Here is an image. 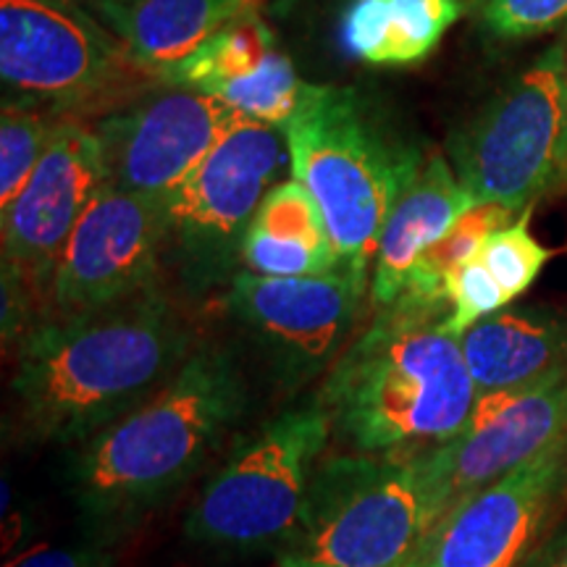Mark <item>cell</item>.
Here are the masks:
<instances>
[{
    "label": "cell",
    "mask_w": 567,
    "mask_h": 567,
    "mask_svg": "<svg viewBox=\"0 0 567 567\" xmlns=\"http://www.w3.org/2000/svg\"><path fill=\"white\" fill-rule=\"evenodd\" d=\"M195 344L187 316L161 287L42 316L13 347L19 431L38 444H82L158 392Z\"/></svg>",
    "instance_id": "1"
},
{
    "label": "cell",
    "mask_w": 567,
    "mask_h": 567,
    "mask_svg": "<svg viewBox=\"0 0 567 567\" xmlns=\"http://www.w3.org/2000/svg\"><path fill=\"white\" fill-rule=\"evenodd\" d=\"M446 316L450 300L415 289L375 308L316 396L337 442L354 455H421L463 431L478 392Z\"/></svg>",
    "instance_id": "2"
},
{
    "label": "cell",
    "mask_w": 567,
    "mask_h": 567,
    "mask_svg": "<svg viewBox=\"0 0 567 567\" xmlns=\"http://www.w3.org/2000/svg\"><path fill=\"white\" fill-rule=\"evenodd\" d=\"M247 405L237 354L218 342L195 344L158 392L71 450L66 486L80 515L113 542L208 463Z\"/></svg>",
    "instance_id": "3"
},
{
    "label": "cell",
    "mask_w": 567,
    "mask_h": 567,
    "mask_svg": "<svg viewBox=\"0 0 567 567\" xmlns=\"http://www.w3.org/2000/svg\"><path fill=\"white\" fill-rule=\"evenodd\" d=\"M284 137L292 176L321 208L339 271L371 289L368 266L396 200L421 174V151L394 132L371 97L337 84H305Z\"/></svg>",
    "instance_id": "4"
},
{
    "label": "cell",
    "mask_w": 567,
    "mask_h": 567,
    "mask_svg": "<svg viewBox=\"0 0 567 567\" xmlns=\"http://www.w3.org/2000/svg\"><path fill=\"white\" fill-rule=\"evenodd\" d=\"M444 515L429 452L329 460L276 567L415 565Z\"/></svg>",
    "instance_id": "5"
},
{
    "label": "cell",
    "mask_w": 567,
    "mask_h": 567,
    "mask_svg": "<svg viewBox=\"0 0 567 567\" xmlns=\"http://www.w3.org/2000/svg\"><path fill=\"white\" fill-rule=\"evenodd\" d=\"M334 436L318 402L284 410L226 457L184 520V534L216 551H264L292 542L326 444Z\"/></svg>",
    "instance_id": "6"
},
{
    "label": "cell",
    "mask_w": 567,
    "mask_h": 567,
    "mask_svg": "<svg viewBox=\"0 0 567 567\" xmlns=\"http://www.w3.org/2000/svg\"><path fill=\"white\" fill-rule=\"evenodd\" d=\"M0 80L3 101L87 118L158 76L142 71L116 34L74 0H0Z\"/></svg>",
    "instance_id": "7"
},
{
    "label": "cell",
    "mask_w": 567,
    "mask_h": 567,
    "mask_svg": "<svg viewBox=\"0 0 567 567\" xmlns=\"http://www.w3.org/2000/svg\"><path fill=\"white\" fill-rule=\"evenodd\" d=\"M287 166L281 126L243 118L166 197V260L187 292L231 284L255 213Z\"/></svg>",
    "instance_id": "8"
},
{
    "label": "cell",
    "mask_w": 567,
    "mask_h": 567,
    "mask_svg": "<svg viewBox=\"0 0 567 567\" xmlns=\"http://www.w3.org/2000/svg\"><path fill=\"white\" fill-rule=\"evenodd\" d=\"M567 130V38L509 80L452 134L450 163L476 203L530 208L555 187Z\"/></svg>",
    "instance_id": "9"
},
{
    "label": "cell",
    "mask_w": 567,
    "mask_h": 567,
    "mask_svg": "<svg viewBox=\"0 0 567 567\" xmlns=\"http://www.w3.org/2000/svg\"><path fill=\"white\" fill-rule=\"evenodd\" d=\"M371 289L350 274L260 276L239 271L226 289V310L247 331L284 389H300L344 352Z\"/></svg>",
    "instance_id": "10"
},
{
    "label": "cell",
    "mask_w": 567,
    "mask_h": 567,
    "mask_svg": "<svg viewBox=\"0 0 567 567\" xmlns=\"http://www.w3.org/2000/svg\"><path fill=\"white\" fill-rule=\"evenodd\" d=\"M243 118L218 97L158 76L92 118V130L101 140L109 184L168 197Z\"/></svg>",
    "instance_id": "11"
},
{
    "label": "cell",
    "mask_w": 567,
    "mask_h": 567,
    "mask_svg": "<svg viewBox=\"0 0 567 567\" xmlns=\"http://www.w3.org/2000/svg\"><path fill=\"white\" fill-rule=\"evenodd\" d=\"M166 260V197L105 184L71 231L48 292V313H82L158 287Z\"/></svg>",
    "instance_id": "12"
},
{
    "label": "cell",
    "mask_w": 567,
    "mask_h": 567,
    "mask_svg": "<svg viewBox=\"0 0 567 567\" xmlns=\"http://www.w3.org/2000/svg\"><path fill=\"white\" fill-rule=\"evenodd\" d=\"M105 184L109 172L95 130L87 118H66L17 200L0 210L3 276L30 289L42 308L71 231Z\"/></svg>",
    "instance_id": "13"
},
{
    "label": "cell",
    "mask_w": 567,
    "mask_h": 567,
    "mask_svg": "<svg viewBox=\"0 0 567 567\" xmlns=\"http://www.w3.org/2000/svg\"><path fill=\"white\" fill-rule=\"evenodd\" d=\"M567 494V436L446 513L421 567H520Z\"/></svg>",
    "instance_id": "14"
},
{
    "label": "cell",
    "mask_w": 567,
    "mask_h": 567,
    "mask_svg": "<svg viewBox=\"0 0 567 567\" xmlns=\"http://www.w3.org/2000/svg\"><path fill=\"white\" fill-rule=\"evenodd\" d=\"M565 436L567 373L481 394L463 431L429 452L446 513Z\"/></svg>",
    "instance_id": "15"
},
{
    "label": "cell",
    "mask_w": 567,
    "mask_h": 567,
    "mask_svg": "<svg viewBox=\"0 0 567 567\" xmlns=\"http://www.w3.org/2000/svg\"><path fill=\"white\" fill-rule=\"evenodd\" d=\"M476 392L492 394L567 373V308H505L460 337Z\"/></svg>",
    "instance_id": "16"
},
{
    "label": "cell",
    "mask_w": 567,
    "mask_h": 567,
    "mask_svg": "<svg viewBox=\"0 0 567 567\" xmlns=\"http://www.w3.org/2000/svg\"><path fill=\"white\" fill-rule=\"evenodd\" d=\"M473 197L442 153L423 161L421 174L405 189L389 216L373 260L371 300L375 308L392 305L405 292L410 274L429 247H434L460 216L473 208Z\"/></svg>",
    "instance_id": "17"
},
{
    "label": "cell",
    "mask_w": 567,
    "mask_h": 567,
    "mask_svg": "<svg viewBox=\"0 0 567 567\" xmlns=\"http://www.w3.org/2000/svg\"><path fill=\"white\" fill-rule=\"evenodd\" d=\"M255 0H113L90 9L147 74L161 76Z\"/></svg>",
    "instance_id": "18"
},
{
    "label": "cell",
    "mask_w": 567,
    "mask_h": 567,
    "mask_svg": "<svg viewBox=\"0 0 567 567\" xmlns=\"http://www.w3.org/2000/svg\"><path fill=\"white\" fill-rule=\"evenodd\" d=\"M465 11V0H350L339 21V40L363 66H417Z\"/></svg>",
    "instance_id": "19"
},
{
    "label": "cell",
    "mask_w": 567,
    "mask_h": 567,
    "mask_svg": "<svg viewBox=\"0 0 567 567\" xmlns=\"http://www.w3.org/2000/svg\"><path fill=\"white\" fill-rule=\"evenodd\" d=\"M245 271L260 276H321L339 271V258L316 197L300 179L268 189L243 245Z\"/></svg>",
    "instance_id": "20"
},
{
    "label": "cell",
    "mask_w": 567,
    "mask_h": 567,
    "mask_svg": "<svg viewBox=\"0 0 567 567\" xmlns=\"http://www.w3.org/2000/svg\"><path fill=\"white\" fill-rule=\"evenodd\" d=\"M274 51V34L266 27V21L258 17V11L252 9L229 21L218 32H213L187 59H182L174 69L161 74V80L210 95L224 84L255 74Z\"/></svg>",
    "instance_id": "21"
},
{
    "label": "cell",
    "mask_w": 567,
    "mask_h": 567,
    "mask_svg": "<svg viewBox=\"0 0 567 567\" xmlns=\"http://www.w3.org/2000/svg\"><path fill=\"white\" fill-rule=\"evenodd\" d=\"M513 221L515 213L505 208V205H473L465 216L457 218V224L434 247L425 250L423 258L415 264L413 274H410L405 289H415V292L436 297V300H450L446 297V276L467 264L471 258H476L484 250L486 239Z\"/></svg>",
    "instance_id": "22"
},
{
    "label": "cell",
    "mask_w": 567,
    "mask_h": 567,
    "mask_svg": "<svg viewBox=\"0 0 567 567\" xmlns=\"http://www.w3.org/2000/svg\"><path fill=\"white\" fill-rule=\"evenodd\" d=\"M66 116L38 105L3 101L0 113V210H6L24 189L55 130Z\"/></svg>",
    "instance_id": "23"
},
{
    "label": "cell",
    "mask_w": 567,
    "mask_h": 567,
    "mask_svg": "<svg viewBox=\"0 0 567 567\" xmlns=\"http://www.w3.org/2000/svg\"><path fill=\"white\" fill-rule=\"evenodd\" d=\"M305 84L308 82L297 76L292 59L287 53L274 51L255 74L224 84L210 95L237 111L239 116L250 118V122L281 126L284 130L297 111V105H300Z\"/></svg>",
    "instance_id": "24"
},
{
    "label": "cell",
    "mask_w": 567,
    "mask_h": 567,
    "mask_svg": "<svg viewBox=\"0 0 567 567\" xmlns=\"http://www.w3.org/2000/svg\"><path fill=\"white\" fill-rule=\"evenodd\" d=\"M478 255L494 279L499 281V287L505 289L507 300L513 302L534 287L544 266L549 264L551 250L534 237V231H530V208H526L520 213V218H515L505 229L494 231Z\"/></svg>",
    "instance_id": "25"
},
{
    "label": "cell",
    "mask_w": 567,
    "mask_h": 567,
    "mask_svg": "<svg viewBox=\"0 0 567 567\" xmlns=\"http://www.w3.org/2000/svg\"><path fill=\"white\" fill-rule=\"evenodd\" d=\"M446 297H450V316L444 318V329L457 339L478 321L509 305L505 289L488 271L481 255L446 276Z\"/></svg>",
    "instance_id": "26"
},
{
    "label": "cell",
    "mask_w": 567,
    "mask_h": 567,
    "mask_svg": "<svg viewBox=\"0 0 567 567\" xmlns=\"http://www.w3.org/2000/svg\"><path fill=\"white\" fill-rule=\"evenodd\" d=\"M478 11L499 40L536 38L567 24V0H486Z\"/></svg>",
    "instance_id": "27"
},
{
    "label": "cell",
    "mask_w": 567,
    "mask_h": 567,
    "mask_svg": "<svg viewBox=\"0 0 567 567\" xmlns=\"http://www.w3.org/2000/svg\"><path fill=\"white\" fill-rule=\"evenodd\" d=\"M113 549L109 538L76 547H38L24 551L6 567H111Z\"/></svg>",
    "instance_id": "28"
},
{
    "label": "cell",
    "mask_w": 567,
    "mask_h": 567,
    "mask_svg": "<svg viewBox=\"0 0 567 567\" xmlns=\"http://www.w3.org/2000/svg\"><path fill=\"white\" fill-rule=\"evenodd\" d=\"M520 567H567V517L536 544Z\"/></svg>",
    "instance_id": "29"
},
{
    "label": "cell",
    "mask_w": 567,
    "mask_h": 567,
    "mask_svg": "<svg viewBox=\"0 0 567 567\" xmlns=\"http://www.w3.org/2000/svg\"><path fill=\"white\" fill-rule=\"evenodd\" d=\"M74 3L84 6V9H95V6H101V3H113V0H74Z\"/></svg>",
    "instance_id": "30"
},
{
    "label": "cell",
    "mask_w": 567,
    "mask_h": 567,
    "mask_svg": "<svg viewBox=\"0 0 567 567\" xmlns=\"http://www.w3.org/2000/svg\"><path fill=\"white\" fill-rule=\"evenodd\" d=\"M565 184H567V163H565V166H563V172L557 174V182H555V187H565Z\"/></svg>",
    "instance_id": "31"
},
{
    "label": "cell",
    "mask_w": 567,
    "mask_h": 567,
    "mask_svg": "<svg viewBox=\"0 0 567 567\" xmlns=\"http://www.w3.org/2000/svg\"><path fill=\"white\" fill-rule=\"evenodd\" d=\"M567 38V34H565ZM567 163V130H565V142H563V163H559V172H563V166Z\"/></svg>",
    "instance_id": "32"
},
{
    "label": "cell",
    "mask_w": 567,
    "mask_h": 567,
    "mask_svg": "<svg viewBox=\"0 0 567 567\" xmlns=\"http://www.w3.org/2000/svg\"><path fill=\"white\" fill-rule=\"evenodd\" d=\"M465 3H467V6H476V9H481V6H484L486 0H465Z\"/></svg>",
    "instance_id": "33"
},
{
    "label": "cell",
    "mask_w": 567,
    "mask_h": 567,
    "mask_svg": "<svg viewBox=\"0 0 567 567\" xmlns=\"http://www.w3.org/2000/svg\"><path fill=\"white\" fill-rule=\"evenodd\" d=\"M408 567H421V563H415V565H408Z\"/></svg>",
    "instance_id": "34"
}]
</instances>
